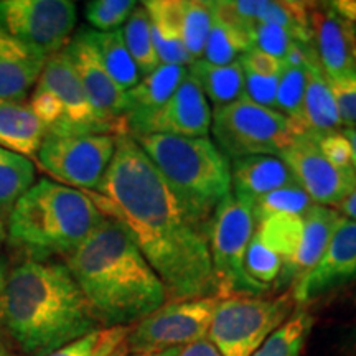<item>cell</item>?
<instances>
[{"instance_id":"45","label":"cell","mask_w":356,"mask_h":356,"mask_svg":"<svg viewBox=\"0 0 356 356\" xmlns=\"http://www.w3.org/2000/svg\"><path fill=\"white\" fill-rule=\"evenodd\" d=\"M338 15L343 17L356 35V0H335L328 2Z\"/></svg>"},{"instance_id":"43","label":"cell","mask_w":356,"mask_h":356,"mask_svg":"<svg viewBox=\"0 0 356 356\" xmlns=\"http://www.w3.org/2000/svg\"><path fill=\"white\" fill-rule=\"evenodd\" d=\"M241 66L244 71L254 74H262V76H280L282 73L284 63L277 58L267 55V53L257 50L252 47L241 56Z\"/></svg>"},{"instance_id":"32","label":"cell","mask_w":356,"mask_h":356,"mask_svg":"<svg viewBox=\"0 0 356 356\" xmlns=\"http://www.w3.org/2000/svg\"><path fill=\"white\" fill-rule=\"evenodd\" d=\"M256 225L257 238L267 248L273 249L284 264L291 261L299 249L302 233H304V218L277 215L257 221Z\"/></svg>"},{"instance_id":"15","label":"cell","mask_w":356,"mask_h":356,"mask_svg":"<svg viewBox=\"0 0 356 356\" xmlns=\"http://www.w3.org/2000/svg\"><path fill=\"white\" fill-rule=\"evenodd\" d=\"M356 282V221L343 218L318 264L292 287L296 304L305 307Z\"/></svg>"},{"instance_id":"51","label":"cell","mask_w":356,"mask_h":356,"mask_svg":"<svg viewBox=\"0 0 356 356\" xmlns=\"http://www.w3.org/2000/svg\"><path fill=\"white\" fill-rule=\"evenodd\" d=\"M0 356H20V355H17V353H13V351H10L6 346V343H3L2 340H0Z\"/></svg>"},{"instance_id":"12","label":"cell","mask_w":356,"mask_h":356,"mask_svg":"<svg viewBox=\"0 0 356 356\" xmlns=\"http://www.w3.org/2000/svg\"><path fill=\"white\" fill-rule=\"evenodd\" d=\"M78 7L71 0H2L0 25L13 38L50 58L73 37Z\"/></svg>"},{"instance_id":"34","label":"cell","mask_w":356,"mask_h":356,"mask_svg":"<svg viewBox=\"0 0 356 356\" xmlns=\"http://www.w3.org/2000/svg\"><path fill=\"white\" fill-rule=\"evenodd\" d=\"M213 24V2L202 0H184V17H181V35L186 51L191 60L203 58L208 35Z\"/></svg>"},{"instance_id":"2","label":"cell","mask_w":356,"mask_h":356,"mask_svg":"<svg viewBox=\"0 0 356 356\" xmlns=\"http://www.w3.org/2000/svg\"><path fill=\"white\" fill-rule=\"evenodd\" d=\"M0 327L22 356H48L102 328L63 261L30 259L8 269Z\"/></svg>"},{"instance_id":"33","label":"cell","mask_w":356,"mask_h":356,"mask_svg":"<svg viewBox=\"0 0 356 356\" xmlns=\"http://www.w3.org/2000/svg\"><path fill=\"white\" fill-rule=\"evenodd\" d=\"M314 204L309 195L299 185L293 184L256 198L252 202V213H254L256 222L277 215L304 218Z\"/></svg>"},{"instance_id":"47","label":"cell","mask_w":356,"mask_h":356,"mask_svg":"<svg viewBox=\"0 0 356 356\" xmlns=\"http://www.w3.org/2000/svg\"><path fill=\"white\" fill-rule=\"evenodd\" d=\"M343 134L346 136V139L350 140L351 145V160H353V168L356 172V127H350V129H341Z\"/></svg>"},{"instance_id":"52","label":"cell","mask_w":356,"mask_h":356,"mask_svg":"<svg viewBox=\"0 0 356 356\" xmlns=\"http://www.w3.org/2000/svg\"><path fill=\"white\" fill-rule=\"evenodd\" d=\"M127 355H129V351H127V346H126V343H124V345L119 346V348L115 350L114 353L111 355V356H127Z\"/></svg>"},{"instance_id":"22","label":"cell","mask_w":356,"mask_h":356,"mask_svg":"<svg viewBox=\"0 0 356 356\" xmlns=\"http://www.w3.org/2000/svg\"><path fill=\"white\" fill-rule=\"evenodd\" d=\"M149 13L154 47L160 65L188 66L193 63L181 35L184 0H149L142 2Z\"/></svg>"},{"instance_id":"25","label":"cell","mask_w":356,"mask_h":356,"mask_svg":"<svg viewBox=\"0 0 356 356\" xmlns=\"http://www.w3.org/2000/svg\"><path fill=\"white\" fill-rule=\"evenodd\" d=\"M190 76L197 81L204 97L215 108L231 104L244 95V71L241 61L231 65H211L204 60L193 61L188 66Z\"/></svg>"},{"instance_id":"30","label":"cell","mask_w":356,"mask_h":356,"mask_svg":"<svg viewBox=\"0 0 356 356\" xmlns=\"http://www.w3.org/2000/svg\"><path fill=\"white\" fill-rule=\"evenodd\" d=\"M312 327V314L305 307H299L286 322L266 338L264 343L252 356H302Z\"/></svg>"},{"instance_id":"7","label":"cell","mask_w":356,"mask_h":356,"mask_svg":"<svg viewBox=\"0 0 356 356\" xmlns=\"http://www.w3.org/2000/svg\"><path fill=\"white\" fill-rule=\"evenodd\" d=\"M254 233L256 218L252 203L229 191L218 204L207 231L220 300L229 297H262L267 292L257 286L244 269L249 243Z\"/></svg>"},{"instance_id":"46","label":"cell","mask_w":356,"mask_h":356,"mask_svg":"<svg viewBox=\"0 0 356 356\" xmlns=\"http://www.w3.org/2000/svg\"><path fill=\"white\" fill-rule=\"evenodd\" d=\"M335 210H338V213H340L341 216L356 221V186H355V190L348 195V197H346L343 202L338 204Z\"/></svg>"},{"instance_id":"23","label":"cell","mask_w":356,"mask_h":356,"mask_svg":"<svg viewBox=\"0 0 356 356\" xmlns=\"http://www.w3.org/2000/svg\"><path fill=\"white\" fill-rule=\"evenodd\" d=\"M47 131L29 102L0 101V147L26 159L37 157Z\"/></svg>"},{"instance_id":"41","label":"cell","mask_w":356,"mask_h":356,"mask_svg":"<svg viewBox=\"0 0 356 356\" xmlns=\"http://www.w3.org/2000/svg\"><path fill=\"white\" fill-rule=\"evenodd\" d=\"M345 129L356 127V71L340 78H327Z\"/></svg>"},{"instance_id":"21","label":"cell","mask_w":356,"mask_h":356,"mask_svg":"<svg viewBox=\"0 0 356 356\" xmlns=\"http://www.w3.org/2000/svg\"><path fill=\"white\" fill-rule=\"evenodd\" d=\"M231 191L236 197L254 202L270 191L293 185L291 170L280 157L274 155H251L231 160Z\"/></svg>"},{"instance_id":"14","label":"cell","mask_w":356,"mask_h":356,"mask_svg":"<svg viewBox=\"0 0 356 356\" xmlns=\"http://www.w3.org/2000/svg\"><path fill=\"white\" fill-rule=\"evenodd\" d=\"M279 157L291 170L296 184L320 207H338L356 186L355 168L332 165L309 136H297Z\"/></svg>"},{"instance_id":"35","label":"cell","mask_w":356,"mask_h":356,"mask_svg":"<svg viewBox=\"0 0 356 356\" xmlns=\"http://www.w3.org/2000/svg\"><path fill=\"white\" fill-rule=\"evenodd\" d=\"M131 327L99 328L61 346L48 356H111L119 346L126 343Z\"/></svg>"},{"instance_id":"4","label":"cell","mask_w":356,"mask_h":356,"mask_svg":"<svg viewBox=\"0 0 356 356\" xmlns=\"http://www.w3.org/2000/svg\"><path fill=\"white\" fill-rule=\"evenodd\" d=\"M104 215L81 190L42 178L15 203L7 220V244L25 259H66Z\"/></svg>"},{"instance_id":"29","label":"cell","mask_w":356,"mask_h":356,"mask_svg":"<svg viewBox=\"0 0 356 356\" xmlns=\"http://www.w3.org/2000/svg\"><path fill=\"white\" fill-rule=\"evenodd\" d=\"M310 6L312 3L292 0H259L256 24L261 22L280 26L297 42L312 44Z\"/></svg>"},{"instance_id":"18","label":"cell","mask_w":356,"mask_h":356,"mask_svg":"<svg viewBox=\"0 0 356 356\" xmlns=\"http://www.w3.org/2000/svg\"><path fill=\"white\" fill-rule=\"evenodd\" d=\"M343 218L335 208L314 204L304 216V233L299 249L292 259L282 266L277 282L293 287L304 275L309 274L322 259L333 233Z\"/></svg>"},{"instance_id":"44","label":"cell","mask_w":356,"mask_h":356,"mask_svg":"<svg viewBox=\"0 0 356 356\" xmlns=\"http://www.w3.org/2000/svg\"><path fill=\"white\" fill-rule=\"evenodd\" d=\"M178 356H221V355L208 338H203V340L195 341V343L191 345L181 346Z\"/></svg>"},{"instance_id":"39","label":"cell","mask_w":356,"mask_h":356,"mask_svg":"<svg viewBox=\"0 0 356 356\" xmlns=\"http://www.w3.org/2000/svg\"><path fill=\"white\" fill-rule=\"evenodd\" d=\"M251 42L252 47L257 50L284 61V58L289 55L297 40L280 26L257 22L251 29Z\"/></svg>"},{"instance_id":"6","label":"cell","mask_w":356,"mask_h":356,"mask_svg":"<svg viewBox=\"0 0 356 356\" xmlns=\"http://www.w3.org/2000/svg\"><path fill=\"white\" fill-rule=\"evenodd\" d=\"M29 97L47 136H129L126 122L109 121L95 109L65 50L48 58Z\"/></svg>"},{"instance_id":"3","label":"cell","mask_w":356,"mask_h":356,"mask_svg":"<svg viewBox=\"0 0 356 356\" xmlns=\"http://www.w3.org/2000/svg\"><path fill=\"white\" fill-rule=\"evenodd\" d=\"M63 262L102 328L131 327L168 299L131 234L111 218Z\"/></svg>"},{"instance_id":"40","label":"cell","mask_w":356,"mask_h":356,"mask_svg":"<svg viewBox=\"0 0 356 356\" xmlns=\"http://www.w3.org/2000/svg\"><path fill=\"white\" fill-rule=\"evenodd\" d=\"M309 137L314 142L318 152L323 155L332 165L338 168H353V160H351V145L346 139L343 131H330L322 134H309Z\"/></svg>"},{"instance_id":"53","label":"cell","mask_w":356,"mask_h":356,"mask_svg":"<svg viewBox=\"0 0 356 356\" xmlns=\"http://www.w3.org/2000/svg\"><path fill=\"white\" fill-rule=\"evenodd\" d=\"M353 350H355V353H356V332H355V335H353Z\"/></svg>"},{"instance_id":"49","label":"cell","mask_w":356,"mask_h":356,"mask_svg":"<svg viewBox=\"0 0 356 356\" xmlns=\"http://www.w3.org/2000/svg\"><path fill=\"white\" fill-rule=\"evenodd\" d=\"M7 266L6 262L0 259V297H2V291H3V284H6V277H7Z\"/></svg>"},{"instance_id":"28","label":"cell","mask_w":356,"mask_h":356,"mask_svg":"<svg viewBox=\"0 0 356 356\" xmlns=\"http://www.w3.org/2000/svg\"><path fill=\"white\" fill-rule=\"evenodd\" d=\"M252 48L251 30L222 20L213 12V24L202 60L211 65H231Z\"/></svg>"},{"instance_id":"54","label":"cell","mask_w":356,"mask_h":356,"mask_svg":"<svg viewBox=\"0 0 356 356\" xmlns=\"http://www.w3.org/2000/svg\"><path fill=\"white\" fill-rule=\"evenodd\" d=\"M355 302H356V296H355Z\"/></svg>"},{"instance_id":"11","label":"cell","mask_w":356,"mask_h":356,"mask_svg":"<svg viewBox=\"0 0 356 356\" xmlns=\"http://www.w3.org/2000/svg\"><path fill=\"white\" fill-rule=\"evenodd\" d=\"M218 304V297H208L162 305L131 327L127 351L132 355L181 348L208 338Z\"/></svg>"},{"instance_id":"38","label":"cell","mask_w":356,"mask_h":356,"mask_svg":"<svg viewBox=\"0 0 356 356\" xmlns=\"http://www.w3.org/2000/svg\"><path fill=\"white\" fill-rule=\"evenodd\" d=\"M137 6L134 0H92L84 7V15L96 32H113L122 29Z\"/></svg>"},{"instance_id":"42","label":"cell","mask_w":356,"mask_h":356,"mask_svg":"<svg viewBox=\"0 0 356 356\" xmlns=\"http://www.w3.org/2000/svg\"><path fill=\"white\" fill-rule=\"evenodd\" d=\"M279 78L280 76H262V74L244 71V96L262 108L275 111Z\"/></svg>"},{"instance_id":"50","label":"cell","mask_w":356,"mask_h":356,"mask_svg":"<svg viewBox=\"0 0 356 356\" xmlns=\"http://www.w3.org/2000/svg\"><path fill=\"white\" fill-rule=\"evenodd\" d=\"M3 243H7V226L6 222L0 220V251H2Z\"/></svg>"},{"instance_id":"19","label":"cell","mask_w":356,"mask_h":356,"mask_svg":"<svg viewBox=\"0 0 356 356\" xmlns=\"http://www.w3.org/2000/svg\"><path fill=\"white\" fill-rule=\"evenodd\" d=\"M44 63L47 58L13 38L0 25V101L25 102Z\"/></svg>"},{"instance_id":"20","label":"cell","mask_w":356,"mask_h":356,"mask_svg":"<svg viewBox=\"0 0 356 356\" xmlns=\"http://www.w3.org/2000/svg\"><path fill=\"white\" fill-rule=\"evenodd\" d=\"M292 127L297 136L340 131L343 127L330 84L318 65L317 53L307 65L304 102H302L299 119L292 122Z\"/></svg>"},{"instance_id":"1","label":"cell","mask_w":356,"mask_h":356,"mask_svg":"<svg viewBox=\"0 0 356 356\" xmlns=\"http://www.w3.org/2000/svg\"><path fill=\"white\" fill-rule=\"evenodd\" d=\"M118 221L173 302L218 297L208 238L191 222L162 175L131 136L118 137L113 162L95 191H84Z\"/></svg>"},{"instance_id":"24","label":"cell","mask_w":356,"mask_h":356,"mask_svg":"<svg viewBox=\"0 0 356 356\" xmlns=\"http://www.w3.org/2000/svg\"><path fill=\"white\" fill-rule=\"evenodd\" d=\"M186 76H188V68L185 66L160 65L157 70L142 78L137 86L126 92V118L159 109L175 95L178 86Z\"/></svg>"},{"instance_id":"5","label":"cell","mask_w":356,"mask_h":356,"mask_svg":"<svg viewBox=\"0 0 356 356\" xmlns=\"http://www.w3.org/2000/svg\"><path fill=\"white\" fill-rule=\"evenodd\" d=\"M132 139L165 180L186 218L207 234L218 204L231 191L228 157L210 137L149 134Z\"/></svg>"},{"instance_id":"10","label":"cell","mask_w":356,"mask_h":356,"mask_svg":"<svg viewBox=\"0 0 356 356\" xmlns=\"http://www.w3.org/2000/svg\"><path fill=\"white\" fill-rule=\"evenodd\" d=\"M118 137L92 136L44 137L35 162L56 184L81 191H95L113 162Z\"/></svg>"},{"instance_id":"37","label":"cell","mask_w":356,"mask_h":356,"mask_svg":"<svg viewBox=\"0 0 356 356\" xmlns=\"http://www.w3.org/2000/svg\"><path fill=\"white\" fill-rule=\"evenodd\" d=\"M282 264V259L275 254L273 249L267 248L254 233L251 243H249L246 261H244V269H246L249 277L264 291H269L270 286L279 280Z\"/></svg>"},{"instance_id":"13","label":"cell","mask_w":356,"mask_h":356,"mask_svg":"<svg viewBox=\"0 0 356 356\" xmlns=\"http://www.w3.org/2000/svg\"><path fill=\"white\" fill-rule=\"evenodd\" d=\"M131 137L165 134L177 137H208L211 129V108L193 78L186 76L170 99L159 109L126 118Z\"/></svg>"},{"instance_id":"16","label":"cell","mask_w":356,"mask_h":356,"mask_svg":"<svg viewBox=\"0 0 356 356\" xmlns=\"http://www.w3.org/2000/svg\"><path fill=\"white\" fill-rule=\"evenodd\" d=\"M65 53L76 71L88 99L97 113L109 121L126 122V92L119 89L106 71L99 53L89 37L88 26L71 37Z\"/></svg>"},{"instance_id":"8","label":"cell","mask_w":356,"mask_h":356,"mask_svg":"<svg viewBox=\"0 0 356 356\" xmlns=\"http://www.w3.org/2000/svg\"><path fill=\"white\" fill-rule=\"evenodd\" d=\"M210 132L215 145L228 160L251 155L279 157L297 137L286 115L262 108L244 95L211 111Z\"/></svg>"},{"instance_id":"48","label":"cell","mask_w":356,"mask_h":356,"mask_svg":"<svg viewBox=\"0 0 356 356\" xmlns=\"http://www.w3.org/2000/svg\"><path fill=\"white\" fill-rule=\"evenodd\" d=\"M178 353H180V348L150 351V353H132V355H127V356H178Z\"/></svg>"},{"instance_id":"17","label":"cell","mask_w":356,"mask_h":356,"mask_svg":"<svg viewBox=\"0 0 356 356\" xmlns=\"http://www.w3.org/2000/svg\"><path fill=\"white\" fill-rule=\"evenodd\" d=\"M312 47L318 65L328 79L345 76L356 71V35L343 17L330 3L310 6Z\"/></svg>"},{"instance_id":"31","label":"cell","mask_w":356,"mask_h":356,"mask_svg":"<svg viewBox=\"0 0 356 356\" xmlns=\"http://www.w3.org/2000/svg\"><path fill=\"white\" fill-rule=\"evenodd\" d=\"M122 35L127 50L131 53L132 60L136 61L142 78L159 68L160 61L154 47L152 26H150L149 13L142 3L136 7V10L124 24Z\"/></svg>"},{"instance_id":"9","label":"cell","mask_w":356,"mask_h":356,"mask_svg":"<svg viewBox=\"0 0 356 356\" xmlns=\"http://www.w3.org/2000/svg\"><path fill=\"white\" fill-rule=\"evenodd\" d=\"M293 307L292 292L275 299H221L213 315L208 340L221 356H252L266 338L291 317Z\"/></svg>"},{"instance_id":"36","label":"cell","mask_w":356,"mask_h":356,"mask_svg":"<svg viewBox=\"0 0 356 356\" xmlns=\"http://www.w3.org/2000/svg\"><path fill=\"white\" fill-rule=\"evenodd\" d=\"M309 65V63H307ZM307 84V66L286 65L282 66L277 95H275V111L286 115L289 121L296 122L300 115Z\"/></svg>"},{"instance_id":"26","label":"cell","mask_w":356,"mask_h":356,"mask_svg":"<svg viewBox=\"0 0 356 356\" xmlns=\"http://www.w3.org/2000/svg\"><path fill=\"white\" fill-rule=\"evenodd\" d=\"M89 37L99 53L106 71L119 89L127 92L129 89L137 86L142 76L136 61L132 60L131 53L127 50L126 42H124L122 29L113 30V32H96V30L89 29Z\"/></svg>"},{"instance_id":"27","label":"cell","mask_w":356,"mask_h":356,"mask_svg":"<svg viewBox=\"0 0 356 356\" xmlns=\"http://www.w3.org/2000/svg\"><path fill=\"white\" fill-rule=\"evenodd\" d=\"M35 178L32 160L0 147V220L6 225L15 203L37 181Z\"/></svg>"}]
</instances>
